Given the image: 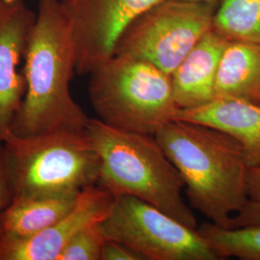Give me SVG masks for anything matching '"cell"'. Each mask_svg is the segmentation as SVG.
I'll return each instance as SVG.
<instances>
[{
  "mask_svg": "<svg viewBox=\"0 0 260 260\" xmlns=\"http://www.w3.org/2000/svg\"><path fill=\"white\" fill-rule=\"evenodd\" d=\"M75 72L73 27L65 6L62 0H40L24 53L26 91L12 123L14 135L86 129L90 118L71 93Z\"/></svg>",
  "mask_w": 260,
  "mask_h": 260,
  "instance_id": "cell-1",
  "label": "cell"
},
{
  "mask_svg": "<svg viewBox=\"0 0 260 260\" xmlns=\"http://www.w3.org/2000/svg\"><path fill=\"white\" fill-rule=\"evenodd\" d=\"M155 138L183 179L190 205L214 223L226 228L249 201V166L242 146L221 130L176 119Z\"/></svg>",
  "mask_w": 260,
  "mask_h": 260,
  "instance_id": "cell-2",
  "label": "cell"
},
{
  "mask_svg": "<svg viewBox=\"0 0 260 260\" xmlns=\"http://www.w3.org/2000/svg\"><path fill=\"white\" fill-rule=\"evenodd\" d=\"M86 131L101 159L98 185L115 197L133 196L198 229L182 196L183 179L154 135L118 129L99 119H90Z\"/></svg>",
  "mask_w": 260,
  "mask_h": 260,
  "instance_id": "cell-3",
  "label": "cell"
},
{
  "mask_svg": "<svg viewBox=\"0 0 260 260\" xmlns=\"http://www.w3.org/2000/svg\"><path fill=\"white\" fill-rule=\"evenodd\" d=\"M13 198L77 195L99 182L101 159L86 129H60L3 142Z\"/></svg>",
  "mask_w": 260,
  "mask_h": 260,
  "instance_id": "cell-4",
  "label": "cell"
},
{
  "mask_svg": "<svg viewBox=\"0 0 260 260\" xmlns=\"http://www.w3.org/2000/svg\"><path fill=\"white\" fill-rule=\"evenodd\" d=\"M89 98L98 119L118 129L155 135L180 109L171 75L148 61L115 54L90 74Z\"/></svg>",
  "mask_w": 260,
  "mask_h": 260,
  "instance_id": "cell-5",
  "label": "cell"
},
{
  "mask_svg": "<svg viewBox=\"0 0 260 260\" xmlns=\"http://www.w3.org/2000/svg\"><path fill=\"white\" fill-rule=\"evenodd\" d=\"M218 4L162 0L125 29L114 55L148 61L171 75L197 43L212 29Z\"/></svg>",
  "mask_w": 260,
  "mask_h": 260,
  "instance_id": "cell-6",
  "label": "cell"
},
{
  "mask_svg": "<svg viewBox=\"0 0 260 260\" xmlns=\"http://www.w3.org/2000/svg\"><path fill=\"white\" fill-rule=\"evenodd\" d=\"M106 240L120 242L144 260H218L198 229L133 196L115 197L101 223Z\"/></svg>",
  "mask_w": 260,
  "mask_h": 260,
  "instance_id": "cell-7",
  "label": "cell"
},
{
  "mask_svg": "<svg viewBox=\"0 0 260 260\" xmlns=\"http://www.w3.org/2000/svg\"><path fill=\"white\" fill-rule=\"evenodd\" d=\"M162 0H62L71 19L75 70L90 75L110 59L122 33Z\"/></svg>",
  "mask_w": 260,
  "mask_h": 260,
  "instance_id": "cell-8",
  "label": "cell"
},
{
  "mask_svg": "<svg viewBox=\"0 0 260 260\" xmlns=\"http://www.w3.org/2000/svg\"><path fill=\"white\" fill-rule=\"evenodd\" d=\"M36 16L24 0H0V141L12 134V123L23 101L26 82L19 66Z\"/></svg>",
  "mask_w": 260,
  "mask_h": 260,
  "instance_id": "cell-9",
  "label": "cell"
},
{
  "mask_svg": "<svg viewBox=\"0 0 260 260\" xmlns=\"http://www.w3.org/2000/svg\"><path fill=\"white\" fill-rule=\"evenodd\" d=\"M115 196L98 184L83 189L74 207L53 225L36 236L0 243V260H58L75 235L103 222L111 210Z\"/></svg>",
  "mask_w": 260,
  "mask_h": 260,
  "instance_id": "cell-10",
  "label": "cell"
},
{
  "mask_svg": "<svg viewBox=\"0 0 260 260\" xmlns=\"http://www.w3.org/2000/svg\"><path fill=\"white\" fill-rule=\"evenodd\" d=\"M229 41L208 31L171 75L178 108L192 109L215 99V84L223 49Z\"/></svg>",
  "mask_w": 260,
  "mask_h": 260,
  "instance_id": "cell-11",
  "label": "cell"
},
{
  "mask_svg": "<svg viewBox=\"0 0 260 260\" xmlns=\"http://www.w3.org/2000/svg\"><path fill=\"white\" fill-rule=\"evenodd\" d=\"M221 130L242 146L249 168L260 165V103L216 98L203 106L180 110L178 118Z\"/></svg>",
  "mask_w": 260,
  "mask_h": 260,
  "instance_id": "cell-12",
  "label": "cell"
},
{
  "mask_svg": "<svg viewBox=\"0 0 260 260\" xmlns=\"http://www.w3.org/2000/svg\"><path fill=\"white\" fill-rule=\"evenodd\" d=\"M77 196L13 198L1 218V242L25 240L43 233L74 207Z\"/></svg>",
  "mask_w": 260,
  "mask_h": 260,
  "instance_id": "cell-13",
  "label": "cell"
},
{
  "mask_svg": "<svg viewBox=\"0 0 260 260\" xmlns=\"http://www.w3.org/2000/svg\"><path fill=\"white\" fill-rule=\"evenodd\" d=\"M215 95L260 103V43H226L218 68Z\"/></svg>",
  "mask_w": 260,
  "mask_h": 260,
  "instance_id": "cell-14",
  "label": "cell"
},
{
  "mask_svg": "<svg viewBox=\"0 0 260 260\" xmlns=\"http://www.w3.org/2000/svg\"><path fill=\"white\" fill-rule=\"evenodd\" d=\"M212 30L228 41L260 43V0H220Z\"/></svg>",
  "mask_w": 260,
  "mask_h": 260,
  "instance_id": "cell-15",
  "label": "cell"
},
{
  "mask_svg": "<svg viewBox=\"0 0 260 260\" xmlns=\"http://www.w3.org/2000/svg\"><path fill=\"white\" fill-rule=\"evenodd\" d=\"M214 252L220 258L236 257L260 260V225L224 229L212 223L198 228Z\"/></svg>",
  "mask_w": 260,
  "mask_h": 260,
  "instance_id": "cell-16",
  "label": "cell"
},
{
  "mask_svg": "<svg viewBox=\"0 0 260 260\" xmlns=\"http://www.w3.org/2000/svg\"><path fill=\"white\" fill-rule=\"evenodd\" d=\"M105 240L101 223L90 225L66 245L58 260H102Z\"/></svg>",
  "mask_w": 260,
  "mask_h": 260,
  "instance_id": "cell-17",
  "label": "cell"
},
{
  "mask_svg": "<svg viewBox=\"0 0 260 260\" xmlns=\"http://www.w3.org/2000/svg\"><path fill=\"white\" fill-rule=\"evenodd\" d=\"M260 225V202L248 201L236 214L230 220L229 224L224 229H236L246 226Z\"/></svg>",
  "mask_w": 260,
  "mask_h": 260,
  "instance_id": "cell-18",
  "label": "cell"
},
{
  "mask_svg": "<svg viewBox=\"0 0 260 260\" xmlns=\"http://www.w3.org/2000/svg\"><path fill=\"white\" fill-rule=\"evenodd\" d=\"M102 260H144L131 248L120 242L105 240L102 252Z\"/></svg>",
  "mask_w": 260,
  "mask_h": 260,
  "instance_id": "cell-19",
  "label": "cell"
},
{
  "mask_svg": "<svg viewBox=\"0 0 260 260\" xmlns=\"http://www.w3.org/2000/svg\"><path fill=\"white\" fill-rule=\"evenodd\" d=\"M13 199V194L10 186L9 177L5 164L4 146L0 141V242H1V218L3 212L9 205Z\"/></svg>",
  "mask_w": 260,
  "mask_h": 260,
  "instance_id": "cell-20",
  "label": "cell"
},
{
  "mask_svg": "<svg viewBox=\"0 0 260 260\" xmlns=\"http://www.w3.org/2000/svg\"><path fill=\"white\" fill-rule=\"evenodd\" d=\"M247 190L250 201L260 202V165L249 169Z\"/></svg>",
  "mask_w": 260,
  "mask_h": 260,
  "instance_id": "cell-21",
  "label": "cell"
},
{
  "mask_svg": "<svg viewBox=\"0 0 260 260\" xmlns=\"http://www.w3.org/2000/svg\"><path fill=\"white\" fill-rule=\"evenodd\" d=\"M185 1H192V2H204V3H209V2H220V0H185Z\"/></svg>",
  "mask_w": 260,
  "mask_h": 260,
  "instance_id": "cell-22",
  "label": "cell"
}]
</instances>
